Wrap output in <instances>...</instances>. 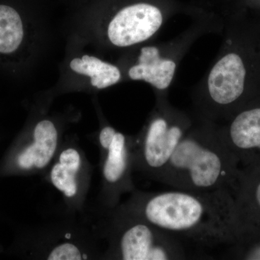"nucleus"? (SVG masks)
<instances>
[{
	"label": "nucleus",
	"mask_w": 260,
	"mask_h": 260,
	"mask_svg": "<svg viewBox=\"0 0 260 260\" xmlns=\"http://www.w3.org/2000/svg\"><path fill=\"white\" fill-rule=\"evenodd\" d=\"M121 216L114 241V250L119 259H186L185 244L177 238L125 210Z\"/></svg>",
	"instance_id": "39448f33"
},
{
	"label": "nucleus",
	"mask_w": 260,
	"mask_h": 260,
	"mask_svg": "<svg viewBox=\"0 0 260 260\" xmlns=\"http://www.w3.org/2000/svg\"><path fill=\"white\" fill-rule=\"evenodd\" d=\"M219 126L241 167L260 166V105L242 108Z\"/></svg>",
	"instance_id": "0eeeda50"
},
{
	"label": "nucleus",
	"mask_w": 260,
	"mask_h": 260,
	"mask_svg": "<svg viewBox=\"0 0 260 260\" xmlns=\"http://www.w3.org/2000/svg\"><path fill=\"white\" fill-rule=\"evenodd\" d=\"M83 257L84 254L78 246L71 243H64L55 246L48 254L47 259L78 260Z\"/></svg>",
	"instance_id": "2eb2a0df"
},
{
	"label": "nucleus",
	"mask_w": 260,
	"mask_h": 260,
	"mask_svg": "<svg viewBox=\"0 0 260 260\" xmlns=\"http://www.w3.org/2000/svg\"><path fill=\"white\" fill-rule=\"evenodd\" d=\"M194 121L169 104L167 94H157L156 105L136 146L132 145L133 165L158 181L184 135Z\"/></svg>",
	"instance_id": "7ed1b4c3"
},
{
	"label": "nucleus",
	"mask_w": 260,
	"mask_h": 260,
	"mask_svg": "<svg viewBox=\"0 0 260 260\" xmlns=\"http://www.w3.org/2000/svg\"><path fill=\"white\" fill-rule=\"evenodd\" d=\"M198 30L191 29L171 42L141 45L126 71L128 78L148 83L157 94H167L179 63L198 37Z\"/></svg>",
	"instance_id": "423d86ee"
},
{
	"label": "nucleus",
	"mask_w": 260,
	"mask_h": 260,
	"mask_svg": "<svg viewBox=\"0 0 260 260\" xmlns=\"http://www.w3.org/2000/svg\"><path fill=\"white\" fill-rule=\"evenodd\" d=\"M28 44V24L23 15L12 5L0 3V62H19Z\"/></svg>",
	"instance_id": "9d476101"
},
{
	"label": "nucleus",
	"mask_w": 260,
	"mask_h": 260,
	"mask_svg": "<svg viewBox=\"0 0 260 260\" xmlns=\"http://www.w3.org/2000/svg\"><path fill=\"white\" fill-rule=\"evenodd\" d=\"M31 144L18 155L19 167L23 169H42L47 167L56 153L58 131L55 124L49 119L37 123L34 129Z\"/></svg>",
	"instance_id": "9b49d317"
},
{
	"label": "nucleus",
	"mask_w": 260,
	"mask_h": 260,
	"mask_svg": "<svg viewBox=\"0 0 260 260\" xmlns=\"http://www.w3.org/2000/svg\"><path fill=\"white\" fill-rule=\"evenodd\" d=\"M230 246L229 256L232 259L260 260V234L239 238Z\"/></svg>",
	"instance_id": "4468645a"
},
{
	"label": "nucleus",
	"mask_w": 260,
	"mask_h": 260,
	"mask_svg": "<svg viewBox=\"0 0 260 260\" xmlns=\"http://www.w3.org/2000/svg\"><path fill=\"white\" fill-rule=\"evenodd\" d=\"M241 165L219 124L198 118L184 135L158 181L184 190H234Z\"/></svg>",
	"instance_id": "f03ea898"
},
{
	"label": "nucleus",
	"mask_w": 260,
	"mask_h": 260,
	"mask_svg": "<svg viewBox=\"0 0 260 260\" xmlns=\"http://www.w3.org/2000/svg\"><path fill=\"white\" fill-rule=\"evenodd\" d=\"M183 6L177 0H136L121 6L104 25L109 46L131 49L146 44Z\"/></svg>",
	"instance_id": "20e7f679"
},
{
	"label": "nucleus",
	"mask_w": 260,
	"mask_h": 260,
	"mask_svg": "<svg viewBox=\"0 0 260 260\" xmlns=\"http://www.w3.org/2000/svg\"><path fill=\"white\" fill-rule=\"evenodd\" d=\"M201 3H205L206 4L213 5L214 3H220L221 4V0H199Z\"/></svg>",
	"instance_id": "dca6fc26"
},
{
	"label": "nucleus",
	"mask_w": 260,
	"mask_h": 260,
	"mask_svg": "<svg viewBox=\"0 0 260 260\" xmlns=\"http://www.w3.org/2000/svg\"><path fill=\"white\" fill-rule=\"evenodd\" d=\"M237 237L260 234V166L241 167L234 188ZM235 240V241H236Z\"/></svg>",
	"instance_id": "1a4fd4ad"
},
{
	"label": "nucleus",
	"mask_w": 260,
	"mask_h": 260,
	"mask_svg": "<svg viewBox=\"0 0 260 260\" xmlns=\"http://www.w3.org/2000/svg\"><path fill=\"white\" fill-rule=\"evenodd\" d=\"M99 143L105 151L103 176L112 191L113 201L115 202L121 192L132 189V144L125 135L111 126L101 130Z\"/></svg>",
	"instance_id": "6e6552de"
},
{
	"label": "nucleus",
	"mask_w": 260,
	"mask_h": 260,
	"mask_svg": "<svg viewBox=\"0 0 260 260\" xmlns=\"http://www.w3.org/2000/svg\"><path fill=\"white\" fill-rule=\"evenodd\" d=\"M81 164L79 152L76 149L68 148L61 152L58 161L51 169V183L67 198H73L78 192V175Z\"/></svg>",
	"instance_id": "ddd939ff"
},
{
	"label": "nucleus",
	"mask_w": 260,
	"mask_h": 260,
	"mask_svg": "<svg viewBox=\"0 0 260 260\" xmlns=\"http://www.w3.org/2000/svg\"><path fill=\"white\" fill-rule=\"evenodd\" d=\"M124 210L184 244L230 245L237 237L235 198L229 188L211 191L174 189L138 194Z\"/></svg>",
	"instance_id": "f257e3e1"
},
{
	"label": "nucleus",
	"mask_w": 260,
	"mask_h": 260,
	"mask_svg": "<svg viewBox=\"0 0 260 260\" xmlns=\"http://www.w3.org/2000/svg\"><path fill=\"white\" fill-rule=\"evenodd\" d=\"M70 68L77 74L88 77L92 86L100 90L116 85L122 78L121 70L116 65L94 56L75 57L70 61Z\"/></svg>",
	"instance_id": "f8f14e48"
}]
</instances>
